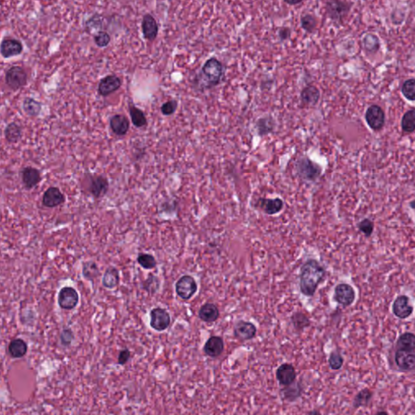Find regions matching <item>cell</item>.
Here are the masks:
<instances>
[{
  "mask_svg": "<svg viewBox=\"0 0 415 415\" xmlns=\"http://www.w3.org/2000/svg\"><path fill=\"white\" fill-rule=\"evenodd\" d=\"M343 363H344V358L338 351L334 350L330 354L329 358H328V364L332 370H340L343 366Z\"/></svg>",
  "mask_w": 415,
  "mask_h": 415,
  "instance_id": "obj_41",
  "label": "cell"
},
{
  "mask_svg": "<svg viewBox=\"0 0 415 415\" xmlns=\"http://www.w3.org/2000/svg\"><path fill=\"white\" fill-rule=\"evenodd\" d=\"M22 51V43L17 39L6 37L1 43V55L5 59L21 55Z\"/></svg>",
  "mask_w": 415,
  "mask_h": 415,
  "instance_id": "obj_17",
  "label": "cell"
},
{
  "mask_svg": "<svg viewBox=\"0 0 415 415\" xmlns=\"http://www.w3.org/2000/svg\"><path fill=\"white\" fill-rule=\"evenodd\" d=\"M199 319L206 323H214L219 317V310L214 303H205L199 310Z\"/></svg>",
  "mask_w": 415,
  "mask_h": 415,
  "instance_id": "obj_24",
  "label": "cell"
},
{
  "mask_svg": "<svg viewBox=\"0 0 415 415\" xmlns=\"http://www.w3.org/2000/svg\"><path fill=\"white\" fill-rule=\"evenodd\" d=\"M120 281L119 272L114 266H110L106 269L102 277V285L107 289H114L118 286Z\"/></svg>",
  "mask_w": 415,
  "mask_h": 415,
  "instance_id": "obj_26",
  "label": "cell"
},
{
  "mask_svg": "<svg viewBox=\"0 0 415 415\" xmlns=\"http://www.w3.org/2000/svg\"><path fill=\"white\" fill-rule=\"evenodd\" d=\"M110 129L114 134L118 137H122L128 133L129 130V118L122 114H115L110 120Z\"/></svg>",
  "mask_w": 415,
  "mask_h": 415,
  "instance_id": "obj_22",
  "label": "cell"
},
{
  "mask_svg": "<svg viewBox=\"0 0 415 415\" xmlns=\"http://www.w3.org/2000/svg\"><path fill=\"white\" fill-rule=\"evenodd\" d=\"M87 190L95 199L103 197L109 190V181L102 175H89Z\"/></svg>",
  "mask_w": 415,
  "mask_h": 415,
  "instance_id": "obj_5",
  "label": "cell"
},
{
  "mask_svg": "<svg viewBox=\"0 0 415 415\" xmlns=\"http://www.w3.org/2000/svg\"><path fill=\"white\" fill-rule=\"evenodd\" d=\"M131 353L128 349L122 350L118 354V364L124 365L130 358Z\"/></svg>",
  "mask_w": 415,
  "mask_h": 415,
  "instance_id": "obj_48",
  "label": "cell"
},
{
  "mask_svg": "<svg viewBox=\"0 0 415 415\" xmlns=\"http://www.w3.org/2000/svg\"><path fill=\"white\" fill-rule=\"evenodd\" d=\"M122 86V80L117 75H110L100 81L98 85V93L102 97H107L119 89Z\"/></svg>",
  "mask_w": 415,
  "mask_h": 415,
  "instance_id": "obj_14",
  "label": "cell"
},
{
  "mask_svg": "<svg viewBox=\"0 0 415 415\" xmlns=\"http://www.w3.org/2000/svg\"><path fill=\"white\" fill-rule=\"evenodd\" d=\"M401 129L403 132L412 133L415 131V110H408L401 119Z\"/></svg>",
  "mask_w": 415,
  "mask_h": 415,
  "instance_id": "obj_36",
  "label": "cell"
},
{
  "mask_svg": "<svg viewBox=\"0 0 415 415\" xmlns=\"http://www.w3.org/2000/svg\"><path fill=\"white\" fill-rule=\"evenodd\" d=\"M160 285V281L156 276L153 274H149V277L143 283V289L147 291L148 293L153 295L157 292Z\"/></svg>",
  "mask_w": 415,
  "mask_h": 415,
  "instance_id": "obj_39",
  "label": "cell"
},
{
  "mask_svg": "<svg viewBox=\"0 0 415 415\" xmlns=\"http://www.w3.org/2000/svg\"><path fill=\"white\" fill-rule=\"evenodd\" d=\"M171 316L167 310L161 307H156L150 311V326L157 332H162L169 328Z\"/></svg>",
  "mask_w": 415,
  "mask_h": 415,
  "instance_id": "obj_8",
  "label": "cell"
},
{
  "mask_svg": "<svg viewBox=\"0 0 415 415\" xmlns=\"http://www.w3.org/2000/svg\"><path fill=\"white\" fill-rule=\"evenodd\" d=\"M175 290L179 298L189 300L197 291V284L190 275H184L175 284Z\"/></svg>",
  "mask_w": 415,
  "mask_h": 415,
  "instance_id": "obj_7",
  "label": "cell"
},
{
  "mask_svg": "<svg viewBox=\"0 0 415 415\" xmlns=\"http://www.w3.org/2000/svg\"><path fill=\"white\" fill-rule=\"evenodd\" d=\"M397 346L398 350L414 351L415 334L412 333H405V334H401L397 340Z\"/></svg>",
  "mask_w": 415,
  "mask_h": 415,
  "instance_id": "obj_29",
  "label": "cell"
},
{
  "mask_svg": "<svg viewBox=\"0 0 415 415\" xmlns=\"http://www.w3.org/2000/svg\"><path fill=\"white\" fill-rule=\"evenodd\" d=\"M301 25L304 30L312 33L317 26V19L313 15H304L301 17Z\"/></svg>",
  "mask_w": 415,
  "mask_h": 415,
  "instance_id": "obj_40",
  "label": "cell"
},
{
  "mask_svg": "<svg viewBox=\"0 0 415 415\" xmlns=\"http://www.w3.org/2000/svg\"><path fill=\"white\" fill-rule=\"evenodd\" d=\"M139 265L145 269H153L157 266V261L153 255L140 253L137 257Z\"/></svg>",
  "mask_w": 415,
  "mask_h": 415,
  "instance_id": "obj_37",
  "label": "cell"
},
{
  "mask_svg": "<svg viewBox=\"0 0 415 415\" xmlns=\"http://www.w3.org/2000/svg\"><path fill=\"white\" fill-rule=\"evenodd\" d=\"M79 303V295L73 287H63L59 291L58 303L63 310H72Z\"/></svg>",
  "mask_w": 415,
  "mask_h": 415,
  "instance_id": "obj_10",
  "label": "cell"
},
{
  "mask_svg": "<svg viewBox=\"0 0 415 415\" xmlns=\"http://www.w3.org/2000/svg\"><path fill=\"white\" fill-rule=\"evenodd\" d=\"M363 44L366 51H377L380 48L378 37L372 33H369L365 36L363 38Z\"/></svg>",
  "mask_w": 415,
  "mask_h": 415,
  "instance_id": "obj_43",
  "label": "cell"
},
{
  "mask_svg": "<svg viewBox=\"0 0 415 415\" xmlns=\"http://www.w3.org/2000/svg\"><path fill=\"white\" fill-rule=\"evenodd\" d=\"M23 110L29 116L37 117L41 112L42 103L33 98H25L23 102Z\"/></svg>",
  "mask_w": 415,
  "mask_h": 415,
  "instance_id": "obj_33",
  "label": "cell"
},
{
  "mask_svg": "<svg viewBox=\"0 0 415 415\" xmlns=\"http://www.w3.org/2000/svg\"><path fill=\"white\" fill-rule=\"evenodd\" d=\"M352 4L342 1H329L326 3L327 15L335 22L342 23L350 13Z\"/></svg>",
  "mask_w": 415,
  "mask_h": 415,
  "instance_id": "obj_6",
  "label": "cell"
},
{
  "mask_svg": "<svg viewBox=\"0 0 415 415\" xmlns=\"http://www.w3.org/2000/svg\"><path fill=\"white\" fill-rule=\"evenodd\" d=\"M257 327L251 322L239 320L234 325V337L242 342L253 339L257 335Z\"/></svg>",
  "mask_w": 415,
  "mask_h": 415,
  "instance_id": "obj_12",
  "label": "cell"
},
{
  "mask_svg": "<svg viewBox=\"0 0 415 415\" xmlns=\"http://www.w3.org/2000/svg\"><path fill=\"white\" fill-rule=\"evenodd\" d=\"M276 378L280 385L289 386L296 381L297 372L295 366L289 363H283L276 370Z\"/></svg>",
  "mask_w": 415,
  "mask_h": 415,
  "instance_id": "obj_13",
  "label": "cell"
},
{
  "mask_svg": "<svg viewBox=\"0 0 415 415\" xmlns=\"http://www.w3.org/2000/svg\"><path fill=\"white\" fill-rule=\"evenodd\" d=\"M60 339H61L62 344H63V346H69L74 339L73 333H72L71 329H68V328H67V329H64L63 332H62Z\"/></svg>",
  "mask_w": 415,
  "mask_h": 415,
  "instance_id": "obj_47",
  "label": "cell"
},
{
  "mask_svg": "<svg viewBox=\"0 0 415 415\" xmlns=\"http://www.w3.org/2000/svg\"><path fill=\"white\" fill-rule=\"evenodd\" d=\"M395 362L401 370L409 371L415 369V353L397 350L395 353Z\"/></svg>",
  "mask_w": 415,
  "mask_h": 415,
  "instance_id": "obj_15",
  "label": "cell"
},
{
  "mask_svg": "<svg viewBox=\"0 0 415 415\" xmlns=\"http://www.w3.org/2000/svg\"><path fill=\"white\" fill-rule=\"evenodd\" d=\"M298 175L306 181H315L321 175L322 168L307 157H303L296 163Z\"/></svg>",
  "mask_w": 415,
  "mask_h": 415,
  "instance_id": "obj_3",
  "label": "cell"
},
{
  "mask_svg": "<svg viewBox=\"0 0 415 415\" xmlns=\"http://www.w3.org/2000/svg\"><path fill=\"white\" fill-rule=\"evenodd\" d=\"M307 415H321V413H320V411L317 410V409H313V410L310 411L309 413H307Z\"/></svg>",
  "mask_w": 415,
  "mask_h": 415,
  "instance_id": "obj_51",
  "label": "cell"
},
{
  "mask_svg": "<svg viewBox=\"0 0 415 415\" xmlns=\"http://www.w3.org/2000/svg\"><path fill=\"white\" fill-rule=\"evenodd\" d=\"M65 202V196L56 187H51L43 194V205L47 208H55Z\"/></svg>",
  "mask_w": 415,
  "mask_h": 415,
  "instance_id": "obj_16",
  "label": "cell"
},
{
  "mask_svg": "<svg viewBox=\"0 0 415 415\" xmlns=\"http://www.w3.org/2000/svg\"><path fill=\"white\" fill-rule=\"evenodd\" d=\"M291 35V30L287 27H283L278 32V36L281 40H286L289 38Z\"/></svg>",
  "mask_w": 415,
  "mask_h": 415,
  "instance_id": "obj_49",
  "label": "cell"
},
{
  "mask_svg": "<svg viewBox=\"0 0 415 415\" xmlns=\"http://www.w3.org/2000/svg\"><path fill=\"white\" fill-rule=\"evenodd\" d=\"M257 205L261 208L265 214H269V215H273V214H277L282 210L284 203H283L282 199H280V198H276V199L261 198V199H259Z\"/></svg>",
  "mask_w": 415,
  "mask_h": 415,
  "instance_id": "obj_23",
  "label": "cell"
},
{
  "mask_svg": "<svg viewBox=\"0 0 415 415\" xmlns=\"http://www.w3.org/2000/svg\"><path fill=\"white\" fill-rule=\"evenodd\" d=\"M358 229L362 231L366 237L371 235L374 230V223L367 218L363 219L358 223Z\"/></svg>",
  "mask_w": 415,
  "mask_h": 415,
  "instance_id": "obj_45",
  "label": "cell"
},
{
  "mask_svg": "<svg viewBox=\"0 0 415 415\" xmlns=\"http://www.w3.org/2000/svg\"><path fill=\"white\" fill-rule=\"evenodd\" d=\"M302 393L303 387L300 385V383H294L292 385L285 386L284 389H281L283 398L290 402L296 401L299 397H301Z\"/></svg>",
  "mask_w": 415,
  "mask_h": 415,
  "instance_id": "obj_28",
  "label": "cell"
},
{
  "mask_svg": "<svg viewBox=\"0 0 415 415\" xmlns=\"http://www.w3.org/2000/svg\"><path fill=\"white\" fill-rule=\"evenodd\" d=\"M94 42L98 47H107L110 43V36L108 33L101 31L94 37Z\"/></svg>",
  "mask_w": 415,
  "mask_h": 415,
  "instance_id": "obj_46",
  "label": "cell"
},
{
  "mask_svg": "<svg viewBox=\"0 0 415 415\" xmlns=\"http://www.w3.org/2000/svg\"><path fill=\"white\" fill-rule=\"evenodd\" d=\"M5 81L11 90L16 91L26 86L28 75L23 67L13 66L6 71Z\"/></svg>",
  "mask_w": 415,
  "mask_h": 415,
  "instance_id": "obj_4",
  "label": "cell"
},
{
  "mask_svg": "<svg viewBox=\"0 0 415 415\" xmlns=\"http://www.w3.org/2000/svg\"><path fill=\"white\" fill-rule=\"evenodd\" d=\"M292 322H293L295 328L298 330H303L310 325V320L304 314L298 313L294 314L292 316Z\"/></svg>",
  "mask_w": 415,
  "mask_h": 415,
  "instance_id": "obj_42",
  "label": "cell"
},
{
  "mask_svg": "<svg viewBox=\"0 0 415 415\" xmlns=\"http://www.w3.org/2000/svg\"><path fill=\"white\" fill-rule=\"evenodd\" d=\"M256 127H257V133H258L259 136L264 137V136L269 135V133H272L274 130V120L271 117L261 118L257 121Z\"/></svg>",
  "mask_w": 415,
  "mask_h": 415,
  "instance_id": "obj_34",
  "label": "cell"
},
{
  "mask_svg": "<svg viewBox=\"0 0 415 415\" xmlns=\"http://www.w3.org/2000/svg\"><path fill=\"white\" fill-rule=\"evenodd\" d=\"M372 397V391H370L369 389H362L354 397L353 407L354 409H358L360 407L367 406Z\"/></svg>",
  "mask_w": 415,
  "mask_h": 415,
  "instance_id": "obj_30",
  "label": "cell"
},
{
  "mask_svg": "<svg viewBox=\"0 0 415 415\" xmlns=\"http://www.w3.org/2000/svg\"><path fill=\"white\" fill-rule=\"evenodd\" d=\"M325 277V269L316 260H308L302 266L300 272V290L303 295L312 297L317 287Z\"/></svg>",
  "mask_w": 415,
  "mask_h": 415,
  "instance_id": "obj_2",
  "label": "cell"
},
{
  "mask_svg": "<svg viewBox=\"0 0 415 415\" xmlns=\"http://www.w3.org/2000/svg\"><path fill=\"white\" fill-rule=\"evenodd\" d=\"M375 415H389V413H387L386 411H380Z\"/></svg>",
  "mask_w": 415,
  "mask_h": 415,
  "instance_id": "obj_52",
  "label": "cell"
},
{
  "mask_svg": "<svg viewBox=\"0 0 415 415\" xmlns=\"http://www.w3.org/2000/svg\"><path fill=\"white\" fill-rule=\"evenodd\" d=\"M320 92L316 86H309L304 88L301 92V101L307 106H316L320 101Z\"/></svg>",
  "mask_w": 415,
  "mask_h": 415,
  "instance_id": "obj_25",
  "label": "cell"
},
{
  "mask_svg": "<svg viewBox=\"0 0 415 415\" xmlns=\"http://www.w3.org/2000/svg\"><path fill=\"white\" fill-rule=\"evenodd\" d=\"M413 307L409 304V299L401 295L396 299L393 304V312L399 319H406L413 313Z\"/></svg>",
  "mask_w": 415,
  "mask_h": 415,
  "instance_id": "obj_19",
  "label": "cell"
},
{
  "mask_svg": "<svg viewBox=\"0 0 415 415\" xmlns=\"http://www.w3.org/2000/svg\"><path fill=\"white\" fill-rule=\"evenodd\" d=\"M5 136L9 143H17L22 136V129L16 122H11L5 129Z\"/></svg>",
  "mask_w": 415,
  "mask_h": 415,
  "instance_id": "obj_31",
  "label": "cell"
},
{
  "mask_svg": "<svg viewBox=\"0 0 415 415\" xmlns=\"http://www.w3.org/2000/svg\"><path fill=\"white\" fill-rule=\"evenodd\" d=\"M129 114H130L132 122L135 127L142 128V127L146 126L147 119L145 114L141 109L137 108V106L133 105V103L129 104Z\"/></svg>",
  "mask_w": 415,
  "mask_h": 415,
  "instance_id": "obj_32",
  "label": "cell"
},
{
  "mask_svg": "<svg viewBox=\"0 0 415 415\" xmlns=\"http://www.w3.org/2000/svg\"><path fill=\"white\" fill-rule=\"evenodd\" d=\"M334 299L341 305L348 307L354 303L355 299V291L348 284H339L335 288Z\"/></svg>",
  "mask_w": 415,
  "mask_h": 415,
  "instance_id": "obj_11",
  "label": "cell"
},
{
  "mask_svg": "<svg viewBox=\"0 0 415 415\" xmlns=\"http://www.w3.org/2000/svg\"><path fill=\"white\" fill-rule=\"evenodd\" d=\"M27 350H28V346H27L26 342L20 338L12 341L9 346V354L14 358H22L25 356Z\"/></svg>",
  "mask_w": 415,
  "mask_h": 415,
  "instance_id": "obj_27",
  "label": "cell"
},
{
  "mask_svg": "<svg viewBox=\"0 0 415 415\" xmlns=\"http://www.w3.org/2000/svg\"><path fill=\"white\" fill-rule=\"evenodd\" d=\"M23 184L28 190L33 189L42 180L40 171L34 167H27L21 171Z\"/></svg>",
  "mask_w": 415,
  "mask_h": 415,
  "instance_id": "obj_21",
  "label": "cell"
},
{
  "mask_svg": "<svg viewBox=\"0 0 415 415\" xmlns=\"http://www.w3.org/2000/svg\"><path fill=\"white\" fill-rule=\"evenodd\" d=\"M285 4L289 5H297L301 4V1H285Z\"/></svg>",
  "mask_w": 415,
  "mask_h": 415,
  "instance_id": "obj_50",
  "label": "cell"
},
{
  "mask_svg": "<svg viewBox=\"0 0 415 415\" xmlns=\"http://www.w3.org/2000/svg\"><path fill=\"white\" fill-rule=\"evenodd\" d=\"M224 347V341L221 337L213 336L208 339L203 350L207 356L215 358L223 353Z\"/></svg>",
  "mask_w": 415,
  "mask_h": 415,
  "instance_id": "obj_18",
  "label": "cell"
},
{
  "mask_svg": "<svg viewBox=\"0 0 415 415\" xmlns=\"http://www.w3.org/2000/svg\"><path fill=\"white\" fill-rule=\"evenodd\" d=\"M142 32L144 37L149 42H153L157 38L158 33V25L154 17L150 14H145L143 17Z\"/></svg>",
  "mask_w": 415,
  "mask_h": 415,
  "instance_id": "obj_20",
  "label": "cell"
},
{
  "mask_svg": "<svg viewBox=\"0 0 415 415\" xmlns=\"http://www.w3.org/2000/svg\"><path fill=\"white\" fill-rule=\"evenodd\" d=\"M178 108V102L176 100H170L163 104L161 107V111L165 116L172 115Z\"/></svg>",
  "mask_w": 415,
  "mask_h": 415,
  "instance_id": "obj_44",
  "label": "cell"
},
{
  "mask_svg": "<svg viewBox=\"0 0 415 415\" xmlns=\"http://www.w3.org/2000/svg\"><path fill=\"white\" fill-rule=\"evenodd\" d=\"M224 75V67L216 58H210L204 63L200 71L192 80L198 91H205L218 86Z\"/></svg>",
  "mask_w": 415,
  "mask_h": 415,
  "instance_id": "obj_1",
  "label": "cell"
},
{
  "mask_svg": "<svg viewBox=\"0 0 415 415\" xmlns=\"http://www.w3.org/2000/svg\"><path fill=\"white\" fill-rule=\"evenodd\" d=\"M82 274L83 277L89 281H94L100 275L98 265L94 261H86L84 263L82 266Z\"/></svg>",
  "mask_w": 415,
  "mask_h": 415,
  "instance_id": "obj_35",
  "label": "cell"
},
{
  "mask_svg": "<svg viewBox=\"0 0 415 415\" xmlns=\"http://www.w3.org/2000/svg\"><path fill=\"white\" fill-rule=\"evenodd\" d=\"M403 96L409 101H415V79L405 80L401 86Z\"/></svg>",
  "mask_w": 415,
  "mask_h": 415,
  "instance_id": "obj_38",
  "label": "cell"
},
{
  "mask_svg": "<svg viewBox=\"0 0 415 415\" xmlns=\"http://www.w3.org/2000/svg\"><path fill=\"white\" fill-rule=\"evenodd\" d=\"M365 119L373 131L381 130L385 122V111L378 105H371L366 110Z\"/></svg>",
  "mask_w": 415,
  "mask_h": 415,
  "instance_id": "obj_9",
  "label": "cell"
}]
</instances>
